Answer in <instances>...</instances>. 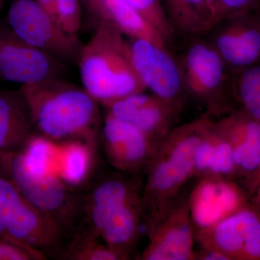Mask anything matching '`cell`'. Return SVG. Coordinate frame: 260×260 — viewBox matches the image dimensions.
Segmentation results:
<instances>
[{
	"instance_id": "obj_1",
	"label": "cell",
	"mask_w": 260,
	"mask_h": 260,
	"mask_svg": "<svg viewBox=\"0 0 260 260\" xmlns=\"http://www.w3.org/2000/svg\"><path fill=\"white\" fill-rule=\"evenodd\" d=\"M20 89L35 134L56 145L80 140L96 150L103 124L100 104L83 87L55 77Z\"/></svg>"
},
{
	"instance_id": "obj_2",
	"label": "cell",
	"mask_w": 260,
	"mask_h": 260,
	"mask_svg": "<svg viewBox=\"0 0 260 260\" xmlns=\"http://www.w3.org/2000/svg\"><path fill=\"white\" fill-rule=\"evenodd\" d=\"M210 121L208 114L176 126L157 147L145 169L141 199L146 230L194 180L197 150Z\"/></svg>"
},
{
	"instance_id": "obj_3",
	"label": "cell",
	"mask_w": 260,
	"mask_h": 260,
	"mask_svg": "<svg viewBox=\"0 0 260 260\" xmlns=\"http://www.w3.org/2000/svg\"><path fill=\"white\" fill-rule=\"evenodd\" d=\"M77 65L83 88L101 105L145 91L133 67L128 38L105 22H98Z\"/></svg>"
},
{
	"instance_id": "obj_4",
	"label": "cell",
	"mask_w": 260,
	"mask_h": 260,
	"mask_svg": "<svg viewBox=\"0 0 260 260\" xmlns=\"http://www.w3.org/2000/svg\"><path fill=\"white\" fill-rule=\"evenodd\" d=\"M181 37V45L172 50L180 64L188 100L217 119L232 112V75L222 58L205 37Z\"/></svg>"
},
{
	"instance_id": "obj_5",
	"label": "cell",
	"mask_w": 260,
	"mask_h": 260,
	"mask_svg": "<svg viewBox=\"0 0 260 260\" xmlns=\"http://www.w3.org/2000/svg\"><path fill=\"white\" fill-rule=\"evenodd\" d=\"M0 171L50 220L59 232L61 246L64 245L73 234L79 196L78 189L51 172L42 177L32 175L23 165L20 152L2 158Z\"/></svg>"
},
{
	"instance_id": "obj_6",
	"label": "cell",
	"mask_w": 260,
	"mask_h": 260,
	"mask_svg": "<svg viewBox=\"0 0 260 260\" xmlns=\"http://www.w3.org/2000/svg\"><path fill=\"white\" fill-rule=\"evenodd\" d=\"M93 177L86 189L78 190L74 228L69 241L99 239L113 215L142 192L143 177L129 175L112 168L102 169Z\"/></svg>"
},
{
	"instance_id": "obj_7",
	"label": "cell",
	"mask_w": 260,
	"mask_h": 260,
	"mask_svg": "<svg viewBox=\"0 0 260 260\" xmlns=\"http://www.w3.org/2000/svg\"><path fill=\"white\" fill-rule=\"evenodd\" d=\"M0 217L12 237L38 260L57 259L61 240L55 226L0 171Z\"/></svg>"
},
{
	"instance_id": "obj_8",
	"label": "cell",
	"mask_w": 260,
	"mask_h": 260,
	"mask_svg": "<svg viewBox=\"0 0 260 260\" xmlns=\"http://www.w3.org/2000/svg\"><path fill=\"white\" fill-rule=\"evenodd\" d=\"M7 23L24 42L64 65L76 64L83 44L64 32L36 0H13Z\"/></svg>"
},
{
	"instance_id": "obj_9",
	"label": "cell",
	"mask_w": 260,
	"mask_h": 260,
	"mask_svg": "<svg viewBox=\"0 0 260 260\" xmlns=\"http://www.w3.org/2000/svg\"><path fill=\"white\" fill-rule=\"evenodd\" d=\"M128 40L135 73L145 90L182 112L189 100L180 64L174 51L146 39Z\"/></svg>"
},
{
	"instance_id": "obj_10",
	"label": "cell",
	"mask_w": 260,
	"mask_h": 260,
	"mask_svg": "<svg viewBox=\"0 0 260 260\" xmlns=\"http://www.w3.org/2000/svg\"><path fill=\"white\" fill-rule=\"evenodd\" d=\"M187 194L185 189L149 224L148 243L140 259L196 260V238Z\"/></svg>"
},
{
	"instance_id": "obj_11",
	"label": "cell",
	"mask_w": 260,
	"mask_h": 260,
	"mask_svg": "<svg viewBox=\"0 0 260 260\" xmlns=\"http://www.w3.org/2000/svg\"><path fill=\"white\" fill-rule=\"evenodd\" d=\"M66 65L19 38L0 23V81L30 85L61 77Z\"/></svg>"
},
{
	"instance_id": "obj_12",
	"label": "cell",
	"mask_w": 260,
	"mask_h": 260,
	"mask_svg": "<svg viewBox=\"0 0 260 260\" xmlns=\"http://www.w3.org/2000/svg\"><path fill=\"white\" fill-rule=\"evenodd\" d=\"M203 37L231 73L260 62V20L252 10L222 19Z\"/></svg>"
},
{
	"instance_id": "obj_13",
	"label": "cell",
	"mask_w": 260,
	"mask_h": 260,
	"mask_svg": "<svg viewBox=\"0 0 260 260\" xmlns=\"http://www.w3.org/2000/svg\"><path fill=\"white\" fill-rule=\"evenodd\" d=\"M158 145L134 126L106 114L99 147L108 165L114 170L143 177Z\"/></svg>"
},
{
	"instance_id": "obj_14",
	"label": "cell",
	"mask_w": 260,
	"mask_h": 260,
	"mask_svg": "<svg viewBox=\"0 0 260 260\" xmlns=\"http://www.w3.org/2000/svg\"><path fill=\"white\" fill-rule=\"evenodd\" d=\"M193 181L187 198L195 234L247 206L243 188L233 179L208 175Z\"/></svg>"
},
{
	"instance_id": "obj_15",
	"label": "cell",
	"mask_w": 260,
	"mask_h": 260,
	"mask_svg": "<svg viewBox=\"0 0 260 260\" xmlns=\"http://www.w3.org/2000/svg\"><path fill=\"white\" fill-rule=\"evenodd\" d=\"M102 106L106 114L138 128L157 145L177 126L181 114L177 108L145 91Z\"/></svg>"
},
{
	"instance_id": "obj_16",
	"label": "cell",
	"mask_w": 260,
	"mask_h": 260,
	"mask_svg": "<svg viewBox=\"0 0 260 260\" xmlns=\"http://www.w3.org/2000/svg\"><path fill=\"white\" fill-rule=\"evenodd\" d=\"M259 221V212L247 205L212 226L197 232L196 242L200 248L215 249L230 260H237L248 236Z\"/></svg>"
},
{
	"instance_id": "obj_17",
	"label": "cell",
	"mask_w": 260,
	"mask_h": 260,
	"mask_svg": "<svg viewBox=\"0 0 260 260\" xmlns=\"http://www.w3.org/2000/svg\"><path fill=\"white\" fill-rule=\"evenodd\" d=\"M34 134L28 106L20 89L0 88V160L22 151Z\"/></svg>"
},
{
	"instance_id": "obj_18",
	"label": "cell",
	"mask_w": 260,
	"mask_h": 260,
	"mask_svg": "<svg viewBox=\"0 0 260 260\" xmlns=\"http://www.w3.org/2000/svg\"><path fill=\"white\" fill-rule=\"evenodd\" d=\"M141 193L128 200L113 215L101 234L106 245L121 260L135 257L142 234H146Z\"/></svg>"
},
{
	"instance_id": "obj_19",
	"label": "cell",
	"mask_w": 260,
	"mask_h": 260,
	"mask_svg": "<svg viewBox=\"0 0 260 260\" xmlns=\"http://www.w3.org/2000/svg\"><path fill=\"white\" fill-rule=\"evenodd\" d=\"M84 4L98 22H105L128 39L151 41L169 47L165 39L124 0H85Z\"/></svg>"
},
{
	"instance_id": "obj_20",
	"label": "cell",
	"mask_w": 260,
	"mask_h": 260,
	"mask_svg": "<svg viewBox=\"0 0 260 260\" xmlns=\"http://www.w3.org/2000/svg\"><path fill=\"white\" fill-rule=\"evenodd\" d=\"M234 170L232 145L210 119L197 150L194 179L215 175L234 180Z\"/></svg>"
},
{
	"instance_id": "obj_21",
	"label": "cell",
	"mask_w": 260,
	"mask_h": 260,
	"mask_svg": "<svg viewBox=\"0 0 260 260\" xmlns=\"http://www.w3.org/2000/svg\"><path fill=\"white\" fill-rule=\"evenodd\" d=\"M176 36L204 37L216 23L208 0H160Z\"/></svg>"
},
{
	"instance_id": "obj_22",
	"label": "cell",
	"mask_w": 260,
	"mask_h": 260,
	"mask_svg": "<svg viewBox=\"0 0 260 260\" xmlns=\"http://www.w3.org/2000/svg\"><path fill=\"white\" fill-rule=\"evenodd\" d=\"M61 145L64 146V152L59 176L70 186L80 187L93 174L92 165L96 150L80 140H72Z\"/></svg>"
},
{
	"instance_id": "obj_23",
	"label": "cell",
	"mask_w": 260,
	"mask_h": 260,
	"mask_svg": "<svg viewBox=\"0 0 260 260\" xmlns=\"http://www.w3.org/2000/svg\"><path fill=\"white\" fill-rule=\"evenodd\" d=\"M231 75L234 109L260 121V62Z\"/></svg>"
},
{
	"instance_id": "obj_24",
	"label": "cell",
	"mask_w": 260,
	"mask_h": 260,
	"mask_svg": "<svg viewBox=\"0 0 260 260\" xmlns=\"http://www.w3.org/2000/svg\"><path fill=\"white\" fill-rule=\"evenodd\" d=\"M56 145L41 135L34 134L20 151L23 165L34 176L46 175L51 172L50 164Z\"/></svg>"
},
{
	"instance_id": "obj_25",
	"label": "cell",
	"mask_w": 260,
	"mask_h": 260,
	"mask_svg": "<svg viewBox=\"0 0 260 260\" xmlns=\"http://www.w3.org/2000/svg\"><path fill=\"white\" fill-rule=\"evenodd\" d=\"M59 259L68 260H121L116 253L101 244L99 239H74L66 243L59 252Z\"/></svg>"
},
{
	"instance_id": "obj_26",
	"label": "cell",
	"mask_w": 260,
	"mask_h": 260,
	"mask_svg": "<svg viewBox=\"0 0 260 260\" xmlns=\"http://www.w3.org/2000/svg\"><path fill=\"white\" fill-rule=\"evenodd\" d=\"M150 23L170 46L176 34L169 23L160 0H124Z\"/></svg>"
},
{
	"instance_id": "obj_27",
	"label": "cell",
	"mask_w": 260,
	"mask_h": 260,
	"mask_svg": "<svg viewBox=\"0 0 260 260\" xmlns=\"http://www.w3.org/2000/svg\"><path fill=\"white\" fill-rule=\"evenodd\" d=\"M234 176L245 178V184L255 175L260 167V138L244 142L233 148Z\"/></svg>"
},
{
	"instance_id": "obj_28",
	"label": "cell",
	"mask_w": 260,
	"mask_h": 260,
	"mask_svg": "<svg viewBox=\"0 0 260 260\" xmlns=\"http://www.w3.org/2000/svg\"><path fill=\"white\" fill-rule=\"evenodd\" d=\"M81 0H59L54 20L64 32L77 35L82 25Z\"/></svg>"
},
{
	"instance_id": "obj_29",
	"label": "cell",
	"mask_w": 260,
	"mask_h": 260,
	"mask_svg": "<svg viewBox=\"0 0 260 260\" xmlns=\"http://www.w3.org/2000/svg\"><path fill=\"white\" fill-rule=\"evenodd\" d=\"M259 2V0H218L216 23L227 17L250 12L256 8Z\"/></svg>"
},
{
	"instance_id": "obj_30",
	"label": "cell",
	"mask_w": 260,
	"mask_h": 260,
	"mask_svg": "<svg viewBox=\"0 0 260 260\" xmlns=\"http://www.w3.org/2000/svg\"><path fill=\"white\" fill-rule=\"evenodd\" d=\"M237 260H260V221L248 236Z\"/></svg>"
},
{
	"instance_id": "obj_31",
	"label": "cell",
	"mask_w": 260,
	"mask_h": 260,
	"mask_svg": "<svg viewBox=\"0 0 260 260\" xmlns=\"http://www.w3.org/2000/svg\"><path fill=\"white\" fill-rule=\"evenodd\" d=\"M37 260L31 253L13 243L0 239V260Z\"/></svg>"
},
{
	"instance_id": "obj_32",
	"label": "cell",
	"mask_w": 260,
	"mask_h": 260,
	"mask_svg": "<svg viewBox=\"0 0 260 260\" xmlns=\"http://www.w3.org/2000/svg\"><path fill=\"white\" fill-rule=\"evenodd\" d=\"M230 260L229 256L215 249L200 248L196 251V260Z\"/></svg>"
},
{
	"instance_id": "obj_33",
	"label": "cell",
	"mask_w": 260,
	"mask_h": 260,
	"mask_svg": "<svg viewBox=\"0 0 260 260\" xmlns=\"http://www.w3.org/2000/svg\"><path fill=\"white\" fill-rule=\"evenodd\" d=\"M36 1L42 7L43 9L51 15L53 18H54L56 5H57L59 0H36Z\"/></svg>"
},
{
	"instance_id": "obj_34",
	"label": "cell",
	"mask_w": 260,
	"mask_h": 260,
	"mask_svg": "<svg viewBox=\"0 0 260 260\" xmlns=\"http://www.w3.org/2000/svg\"><path fill=\"white\" fill-rule=\"evenodd\" d=\"M246 186L251 193H257L258 198H260V167L255 175L246 184Z\"/></svg>"
},
{
	"instance_id": "obj_35",
	"label": "cell",
	"mask_w": 260,
	"mask_h": 260,
	"mask_svg": "<svg viewBox=\"0 0 260 260\" xmlns=\"http://www.w3.org/2000/svg\"><path fill=\"white\" fill-rule=\"evenodd\" d=\"M212 9H213L214 13L215 15V20H216V10L218 7V0H208Z\"/></svg>"
},
{
	"instance_id": "obj_36",
	"label": "cell",
	"mask_w": 260,
	"mask_h": 260,
	"mask_svg": "<svg viewBox=\"0 0 260 260\" xmlns=\"http://www.w3.org/2000/svg\"><path fill=\"white\" fill-rule=\"evenodd\" d=\"M252 11L254 12V13H255L256 16H257L258 18H259L260 20V3L259 4L256 5V8H254V9Z\"/></svg>"
},
{
	"instance_id": "obj_37",
	"label": "cell",
	"mask_w": 260,
	"mask_h": 260,
	"mask_svg": "<svg viewBox=\"0 0 260 260\" xmlns=\"http://www.w3.org/2000/svg\"><path fill=\"white\" fill-rule=\"evenodd\" d=\"M9 1V0H0V10L3 9V7L5 6V5L6 4L7 2Z\"/></svg>"
},
{
	"instance_id": "obj_38",
	"label": "cell",
	"mask_w": 260,
	"mask_h": 260,
	"mask_svg": "<svg viewBox=\"0 0 260 260\" xmlns=\"http://www.w3.org/2000/svg\"><path fill=\"white\" fill-rule=\"evenodd\" d=\"M81 1H83V2H84V1H85V0H81Z\"/></svg>"
},
{
	"instance_id": "obj_39",
	"label": "cell",
	"mask_w": 260,
	"mask_h": 260,
	"mask_svg": "<svg viewBox=\"0 0 260 260\" xmlns=\"http://www.w3.org/2000/svg\"><path fill=\"white\" fill-rule=\"evenodd\" d=\"M259 3H260V0H259V3H258V4H259Z\"/></svg>"
},
{
	"instance_id": "obj_40",
	"label": "cell",
	"mask_w": 260,
	"mask_h": 260,
	"mask_svg": "<svg viewBox=\"0 0 260 260\" xmlns=\"http://www.w3.org/2000/svg\"><path fill=\"white\" fill-rule=\"evenodd\" d=\"M259 199H260V198H259Z\"/></svg>"
}]
</instances>
